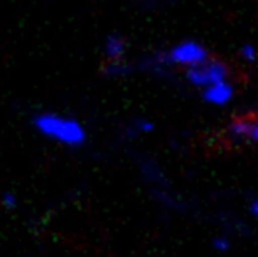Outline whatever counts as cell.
<instances>
[{
    "instance_id": "cell-6",
    "label": "cell",
    "mask_w": 258,
    "mask_h": 257,
    "mask_svg": "<svg viewBox=\"0 0 258 257\" xmlns=\"http://www.w3.org/2000/svg\"><path fill=\"white\" fill-rule=\"evenodd\" d=\"M134 71H136L134 65L126 62L125 59L114 60V62H107L104 65V74L107 76V78H112V79L125 78V76H128L130 72H134Z\"/></svg>"
},
{
    "instance_id": "cell-4",
    "label": "cell",
    "mask_w": 258,
    "mask_h": 257,
    "mask_svg": "<svg viewBox=\"0 0 258 257\" xmlns=\"http://www.w3.org/2000/svg\"><path fill=\"white\" fill-rule=\"evenodd\" d=\"M234 95V86L227 81V79H221V81L211 83V85L204 86V92H202V97H204L206 102L214 104V106H223Z\"/></svg>"
},
{
    "instance_id": "cell-13",
    "label": "cell",
    "mask_w": 258,
    "mask_h": 257,
    "mask_svg": "<svg viewBox=\"0 0 258 257\" xmlns=\"http://www.w3.org/2000/svg\"><path fill=\"white\" fill-rule=\"evenodd\" d=\"M251 213L258 219V199H256V201H253V202H251Z\"/></svg>"
},
{
    "instance_id": "cell-1",
    "label": "cell",
    "mask_w": 258,
    "mask_h": 257,
    "mask_svg": "<svg viewBox=\"0 0 258 257\" xmlns=\"http://www.w3.org/2000/svg\"><path fill=\"white\" fill-rule=\"evenodd\" d=\"M32 127L39 136L60 146L78 150L88 143V129L79 118L58 111H39L32 117Z\"/></svg>"
},
{
    "instance_id": "cell-3",
    "label": "cell",
    "mask_w": 258,
    "mask_h": 257,
    "mask_svg": "<svg viewBox=\"0 0 258 257\" xmlns=\"http://www.w3.org/2000/svg\"><path fill=\"white\" fill-rule=\"evenodd\" d=\"M228 78V67L220 60H204L186 69V79L195 86H207L211 83Z\"/></svg>"
},
{
    "instance_id": "cell-9",
    "label": "cell",
    "mask_w": 258,
    "mask_h": 257,
    "mask_svg": "<svg viewBox=\"0 0 258 257\" xmlns=\"http://www.w3.org/2000/svg\"><path fill=\"white\" fill-rule=\"evenodd\" d=\"M0 204H2L4 210L13 212V210H16L18 204H20V199H18L16 192H13V190H6V192H2V195H0Z\"/></svg>"
},
{
    "instance_id": "cell-5",
    "label": "cell",
    "mask_w": 258,
    "mask_h": 257,
    "mask_svg": "<svg viewBox=\"0 0 258 257\" xmlns=\"http://www.w3.org/2000/svg\"><path fill=\"white\" fill-rule=\"evenodd\" d=\"M126 39L123 37L119 32H111V34L105 35L102 52L107 62H114V60H123L126 55Z\"/></svg>"
},
{
    "instance_id": "cell-10",
    "label": "cell",
    "mask_w": 258,
    "mask_h": 257,
    "mask_svg": "<svg viewBox=\"0 0 258 257\" xmlns=\"http://www.w3.org/2000/svg\"><path fill=\"white\" fill-rule=\"evenodd\" d=\"M241 57L248 62H255L256 60V49L253 44H244L241 48Z\"/></svg>"
},
{
    "instance_id": "cell-12",
    "label": "cell",
    "mask_w": 258,
    "mask_h": 257,
    "mask_svg": "<svg viewBox=\"0 0 258 257\" xmlns=\"http://www.w3.org/2000/svg\"><path fill=\"white\" fill-rule=\"evenodd\" d=\"M248 137H251L253 141H256V143H258V122H251V125H249Z\"/></svg>"
},
{
    "instance_id": "cell-8",
    "label": "cell",
    "mask_w": 258,
    "mask_h": 257,
    "mask_svg": "<svg viewBox=\"0 0 258 257\" xmlns=\"http://www.w3.org/2000/svg\"><path fill=\"white\" fill-rule=\"evenodd\" d=\"M249 125L251 122L248 118H239V120H234L230 124V134L235 137H248V132H249Z\"/></svg>"
},
{
    "instance_id": "cell-11",
    "label": "cell",
    "mask_w": 258,
    "mask_h": 257,
    "mask_svg": "<svg viewBox=\"0 0 258 257\" xmlns=\"http://www.w3.org/2000/svg\"><path fill=\"white\" fill-rule=\"evenodd\" d=\"M213 247L216 252H227L228 248H230V241H228L225 236H218V238H214Z\"/></svg>"
},
{
    "instance_id": "cell-2",
    "label": "cell",
    "mask_w": 258,
    "mask_h": 257,
    "mask_svg": "<svg viewBox=\"0 0 258 257\" xmlns=\"http://www.w3.org/2000/svg\"><path fill=\"white\" fill-rule=\"evenodd\" d=\"M209 59L207 49L202 44H199L197 41H184L181 44L174 46L172 49H169L167 53H160L153 59V64L156 65H169V64H177V65H197L204 60Z\"/></svg>"
},
{
    "instance_id": "cell-7",
    "label": "cell",
    "mask_w": 258,
    "mask_h": 257,
    "mask_svg": "<svg viewBox=\"0 0 258 257\" xmlns=\"http://www.w3.org/2000/svg\"><path fill=\"white\" fill-rule=\"evenodd\" d=\"M153 130V124L146 118H136V120L130 122V125H126L125 129V137L126 139H132L137 134H146Z\"/></svg>"
}]
</instances>
